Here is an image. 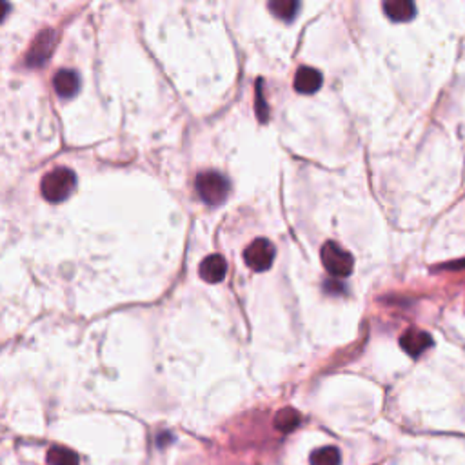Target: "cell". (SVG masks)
I'll use <instances>...</instances> for the list:
<instances>
[{"instance_id": "cell-9", "label": "cell", "mask_w": 465, "mask_h": 465, "mask_svg": "<svg viewBox=\"0 0 465 465\" xmlns=\"http://www.w3.org/2000/svg\"><path fill=\"white\" fill-rule=\"evenodd\" d=\"M384 11L393 22H407L416 15L414 0H384Z\"/></svg>"}, {"instance_id": "cell-8", "label": "cell", "mask_w": 465, "mask_h": 465, "mask_svg": "<svg viewBox=\"0 0 465 465\" xmlns=\"http://www.w3.org/2000/svg\"><path fill=\"white\" fill-rule=\"evenodd\" d=\"M227 275V262L220 254H211L200 263V277L209 284L222 282Z\"/></svg>"}, {"instance_id": "cell-1", "label": "cell", "mask_w": 465, "mask_h": 465, "mask_svg": "<svg viewBox=\"0 0 465 465\" xmlns=\"http://www.w3.org/2000/svg\"><path fill=\"white\" fill-rule=\"evenodd\" d=\"M76 186V174L70 168H57L42 179L40 191L47 202H64Z\"/></svg>"}, {"instance_id": "cell-16", "label": "cell", "mask_w": 465, "mask_h": 465, "mask_svg": "<svg viewBox=\"0 0 465 465\" xmlns=\"http://www.w3.org/2000/svg\"><path fill=\"white\" fill-rule=\"evenodd\" d=\"M449 268H455V269L465 268V260H464V262H460V263H455V266H449Z\"/></svg>"}, {"instance_id": "cell-3", "label": "cell", "mask_w": 465, "mask_h": 465, "mask_svg": "<svg viewBox=\"0 0 465 465\" xmlns=\"http://www.w3.org/2000/svg\"><path fill=\"white\" fill-rule=\"evenodd\" d=\"M322 263L324 268L327 269L331 277L343 278L349 277L354 268V260H352V254L348 253L345 250H342L338 244L334 242H325L324 247H322Z\"/></svg>"}, {"instance_id": "cell-12", "label": "cell", "mask_w": 465, "mask_h": 465, "mask_svg": "<svg viewBox=\"0 0 465 465\" xmlns=\"http://www.w3.org/2000/svg\"><path fill=\"white\" fill-rule=\"evenodd\" d=\"M300 425V413L293 407H286L278 411L275 416V427L280 432H291Z\"/></svg>"}, {"instance_id": "cell-6", "label": "cell", "mask_w": 465, "mask_h": 465, "mask_svg": "<svg viewBox=\"0 0 465 465\" xmlns=\"http://www.w3.org/2000/svg\"><path fill=\"white\" fill-rule=\"evenodd\" d=\"M400 345H402V349H404L407 354L416 358L420 357L425 349L431 348L432 338L431 334L425 333V331L407 329L402 336H400Z\"/></svg>"}, {"instance_id": "cell-10", "label": "cell", "mask_w": 465, "mask_h": 465, "mask_svg": "<svg viewBox=\"0 0 465 465\" xmlns=\"http://www.w3.org/2000/svg\"><path fill=\"white\" fill-rule=\"evenodd\" d=\"M53 85H55V91H57L58 97L62 99H71L79 93L80 88V79L75 71L71 70H60L53 79Z\"/></svg>"}, {"instance_id": "cell-14", "label": "cell", "mask_w": 465, "mask_h": 465, "mask_svg": "<svg viewBox=\"0 0 465 465\" xmlns=\"http://www.w3.org/2000/svg\"><path fill=\"white\" fill-rule=\"evenodd\" d=\"M311 465H340L342 456L336 447H322L311 455Z\"/></svg>"}, {"instance_id": "cell-2", "label": "cell", "mask_w": 465, "mask_h": 465, "mask_svg": "<svg viewBox=\"0 0 465 465\" xmlns=\"http://www.w3.org/2000/svg\"><path fill=\"white\" fill-rule=\"evenodd\" d=\"M195 188H197L198 197L211 206L222 204L229 195V182L224 174L216 173V171H206V173L198 174L195 180Z\"/></svg>"}, {"instance_id": "cell-4", "label": "cell", "mask_w": 465, "mask_h": 465, "mask_svg": "<svg viewBox=\"0 0 465 465\" xmlns=\"http://www.w3.org/2000/svg\"><path fill=\"white\" fill-rule=\"evenodd\" d=\"M244 260L253 271H268L275 260V245L268 238H256L244 251Z\"/></svg>"}, {"instance_id": "cell-7", "label": "cell", "mask_w": 465, "mask_h": 465, "mask_svg": "<svg viewBox=\"0 0 465 465\" xmlns=\"http://www.w3.org/2000/svg\"><path fill=\"white\" fill-rule=\"evenodd\" d=\"M322 88V73L315 67L302 66L295 75V90L302 95H313Z\"/></svg>"}, {"instance_id": "cell-15", "label": "cell", "mask_w": 465, "mask_h": 465, "mask_svg": "<svg viewBox=\"0 0 465 465\" xmlns=\"http://www.w3.org/2000/svg\"><path fill=\"white\" fill-rule=\"evenodd\" d=\"M8 11H10V4H8L6 0H0V22L6 19Z\"/></svg>"}, {"instance_id": "cell-11", "label": "cell", "mask_w": 465, "mask_h": 465, "mask_svg": "<svg viewBox=\"0 0 465 465\" xmlns=\"http://www.w3.org/2000/svg\"><path fill=\"white\" fill-rule=\"evenodd\" d=\"M269 10L280 20H293L300 10V0H269Z\"/></svg>"}, {"instance_id": "cell-5", "label": "cell", "mask_w": 465, "mask_h": 465, "mask_svg": "<svg viewBox=\"0 0 465 465\" xmlns=\"http://www.w3.org/2000/svg\"><path fill=\"white\" fill-rule=\"evenodd\" d=\"M57 44V33L53 29H44L42 33H38L37 38L33 40L31 47H29L28 57H26V64L29 67L42 66L47 58L51 57L53 49Z\"/></svg>"}, {"instance_id": "cell-13", "label": "cell", "mask_w": 465, "mask_h": 465, "mask_svg": "<svg viewBox=\"0 0 465 465\" xmlns=\"http://www.w3.org/2000/svg\"><path fill=\"white\" fill-rule=\"evenodd\" d=\"M47 464L49 465H80L79 456L76 452H73L71 449L66 447H51L47 451Z\"/></svg>"}]
</instances>
